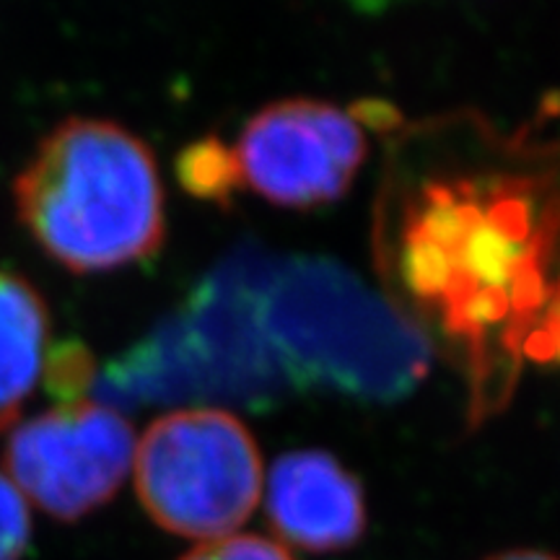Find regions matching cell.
<instances>
[{"label": "cell", "mask_w": 560, "mask_h": 560, "mask_svg": "<svg viewBox=\"0 0 560 560\" xmlns=\"http://www.w3.org/2000/svg\"><path fill=\"white\" fill-rule=\"evenodd\" d=\"M13 198L34 242L70 272L125 268L164 242L156 159L117 122H60L19 172Z\"/></svg>", "instance_id": "1"}, {"label": "cell", "mask_w": 560, "mask_h": 560, "mask_svg": "<svg viewBox=\"0 0 560 560\" xmlns=\"http://www.w3.org/2000/svg\"><path fill=\"white\" fill-rule=\"evenodd\" d=\"M490 179H441L402 219V278L423 310L478 342L527 299V226L522 206Z\"/></svg>", "instance_id": "2"}, {"label": "cell", "mask_w": 560, "mask_h": 560, "mask_svg": "<svg viewBox=\"0 0 560 560\" xmlns=\"http://www.w3.org/2000/svg\"><path fill=\"white\" fill-rule=\"evenodd\" d=\"M140 506L187 540L236 535L262 493V454L247 425L215 408L153 420L132 457Z\"/></svg>", "instance_id": "3"}, {"label": "cell", "mask_w": 560, "mask_h": 560, "mask_svg": "<svg viewBox=\"0 0 560 560\" xmlns=\"http://www.w3.org/2000/svg\"><path fill=\"white\" fill-rule=\"evenodd\" d=\"M136 457V433L96 402L58 405L11 431L3 462L26 501L58 522H79L109 503Z\"/></svg>", "instance_id": "4"}, {"label": "cell", "mask_w": 560, "mask_h": 560, "mask_svg": "<svg viewBox=\"0 0 560 560\" xmlns=\"http://www.w3.org/2000/svg\"><path fill=\"white\" fill-rule=\"evenodd\" d=\"M363 156L366 138L355 117L319 100H283L260 109L231 151L240 187L299 210L340 200Z\"/></svg>", "instance_id": "5"}, {"label": "cell", "mask_w": 560, "mask_h": 560, "mask_svg": "<svg viewBox=\"0 0 560 560\" xmlns=\"http://www.w3.org/2000/svg\"><path fill=\"white\" fill-rule=\"evenodd\" d=\"M268 522L283 542L306 552L353 548L366 532V495L359 478L332 454L289 452L268 478Z\"/></svg>", "instance_id": "6"}, {"label": "cell", "mask_w": 560, "mask_h": 560, "mask_svg": "<svg viewBox=\"0 0 560 560\" xmlns=\"http://www.w3.org/2000/svg\"><path fill=\"white\" fill-rule=\"evenodd\" d=\"M50 314L26 278L0 270V433L16 423L45 369Z\"/></svg>", "instance_id": "7"}, {"label": "cell", "mask_w": 560, "mask_h": 560, "mask_svg": "<svg viewBox=\"0 0 560 560\" xmlns=\"http://www.w3.org/2000/svg\"><path fill=\"white\" fill-rule=\"evenodd\" d=\"M177 170L182 185L208 200L226 202L229 195L240 187L231 151L215 138L192 143L190 149L182 151Z\"/></svg>", "instance_id": "8"}, {"label": "cell", "mask_w": 560, "mask_h": 560, "mask_svg": "<svg viewBox=\"0 0 560 560\" xmlns=\"http://www.w3.org/2000/svg\"><path fill=\"white\" fill-rule=\"evenodd\" d=\"M32 542L30 501L0 472V560H21Z\"/></svg>", "instance_id": "9"}, {"label": "cell", "mask_w": 560, "mask_h": 560, "mask_svg": "<svg viewBox=\"0 0 560 560\" xmlns=\"http://www.w3.org/2000/svg\"><path fill=\"white\" fill-rule=\"evenodd\" d=\"M91 380V359L89 353L75 342L55 348L50 361H47V389L58 397L60 405L81 402L79 397L86 392Z\"/></svg>", "instance_id": "10"}, {"label": "cell", "mask_w": 560, "mask_h": 560, "mask_svg": "<svg viewBox=\"0 0 560 560\" xmlns=\"http://www.w3.org/2000/svg\"><path fill=\"white\" fill-rule=\"evenodd\" d=\"M179 560H296L283 545L260 535H226L195 545Z\"/></svg>", "instance_id": "11"}, {"label": "cell", "mask_w": 560, "mask_h": 560, "mask_svg": "<svg viewBox=\"0 0 560 560\" xmlns=\"http://www.w3.org/2000/svg\"><path fill=\"white\" fill-rule=\"evenodd\" d=\"M486 560H560V558L545 550H506V552H499V556H490Z\"/></svg>", "instance_id": "12"}]
</instances>
